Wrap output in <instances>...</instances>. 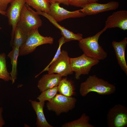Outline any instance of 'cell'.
Wrapping results in <instances>:
<instances>
[{
  "instance_id": "cell-1",
  "label": "cell",
  "mask_w": 127,
  "mask_h": 127,
  "mask_svg": "<svg viewBox=\"0 0 127 127\" xmlns=\"http://www.w3.org/2000/svg\"><path fill=\"white\" fill-rule=\"evenodd\" d=\"M116 87L107 81L98 77L96 75L89 76L81 83L79 93L82 97L86 96L90 92H94L102 95H107L115 93Z\"/></svg>"
},
{
  "instance_id": "cell-2",
  "label": "cell",
  "mask_w": 127,
  "mask_h": 127,
  "mask_svg": "<svg viewBox=\"0 0 127 127\" xmlns=\"http://www.w3.org/2000/svg\"><path fill=\"white\" fill-rule=\"evenodd\" d=\"M107 29L105 27L95 35L79 41V45L83 54L86 56L99 60H103L107 56V54L98 43L101 35Z\"/></svg>"
},
{
  "instance_id": "cell-3",
  "label": "cell",
  "mask_w": 127,
  "mask_h": 127,
  "mask_svg": "<svg viewBox=\"0 0 127 127\" xmlns=\"http://www.w3.org/2000/svg\"><path fill=\"white\" fill-rule=\"evenodd\" d=\"M37 12L26 4L21 12L17 26L27 35L32 31L38 29L42 25V21Z\"/></svg>"
},
{
  "instance_id": "cell-4",
  "label": "cell",
  "mask_w": 127,
  "mask_h": 127,
  "mask_svg": "<svg viewBox=\"0 0 127 127\" xmlns=\"http://www.w3.org/2000/svg\"><path fill=\"white\" fill-rule=\"evenodd\" d=\"M54 41L52 37L43 36L39 33L38 29H34L28 34L24 43L20 48L19 56L31 53L40 45L47 44H52Z\"/></svg>"
},
{
  "instance_id": "cell-5",
  "label": "cell",
  "mask_w": 127,
  "mask_h": 127,
  "mask_svg": "<svg viewBox=\"0 0 127 127\" xmlns=\"http://www.w3.org/2000/svg\"><path fill=\"white\" fill-rule=\"evenodd\" d=\"M76 101L75 97L57 94L47 103L46 107L48 110L54 111L57 115H59L73 109L75 107Z\"/></svg>"
},
{
  "instance_id": "cell-6",
  "label": "cell",
  "mask_w": 127,
  "mask_h": 127,
  "mask_svg": "<svg viewBox=\"0 0 127 127\" xmlns=\"http://www.w3.org/2000/svg\"><path fill=\"white\" fill-rule=\"evenodd\" d=\"M70 62L71 69L75 73V78L79 79L81 75L88 74L92 67L98 64L99 60L83 54L77 57L70 58Z\"/></svg>"
},
{
  "instance_id": "cell-7",
  "label": "cell",
  "mask_w": 127,
  "mask_h": 127,
  "mask_svg": "<svg viewBox=\"0 0 127 127\" xmlns=\"http://www.w3.org/2000/svg\"><path fill=\"white\" fill-rule=\"evenodd\" d=\"M107 120L109 127H127V107L120 104L115 105L108 111Z\"/></svg>"
},
{
  "instance_id": "cell-8",
  "label": "cell",
  "mask_w": 127,
  "mask_h": 127,
  "mask_svg": "<svg viewBox=\"0 0 127 127\" xmlns=\"http://www.w3.org/2000/svg\"><path fill=\"white\" fill-rule=\"evenodd\" d=\"M48 71V74L56 73L62 77L72 74L73 71L67 52L64 50L61 51L58 57L50 65Z\"/></svg>"
},
{
  "instance_id": "cell-9",
  "label": "cell",
  "mask_w": 127,
  "mask_h": 127,
  "mask_svg": "<svg viewBox=\"0 0 127 127\" xmlns=\"http://www.w3.org/2000/svg\"><path fill=\"white\" fill-rule=\"evenodd\" d=\"M58 3L50 4L49 15L57 22L72 18L84 17L86 15L80 12V10L73 11H68L60 6Z\"/></svg>"
},
{
  "instance_id": "cell-10",
  "label": "cell",
  "mask_w": 127,
  "mask_h": 127,
  "mask_svg": "<svg viewBox=\"0 0 127 127\" xmlns=\"http://www.w3.org/2000/svg\"><path fill=\"white\" fill-rule=\"evenodd\" d=\"M26 4V0H14L6 11L9 24L12 27L11 43L12 41L14 31L17 26L22 9Z\"/></svg>"
},
{
  "instance_id": "cell-11",
  "label": "cell",
  "mask_w": 127,
  "mask_h": 127,
  "mask_svg": "<svg viewBox=\"0 0 127 127\" xmlns=\"http://www.w3.org/2000/svg\"><path fill=\"white\" fill-rule=\"evenodd\" d=\"M118 2L111 1L107 3L99 4L96 2L89 3L83 6L80 11L87 15L96 14L103 12L115 10L119 7Z\"/></svg>"
},
{
  "instance_id": "cell-12",
  "label": "cell",
  "mask_w": 127,
  "mask_h": 127,
  "mask_svg": "<svg viewBox=\"0 0 127 127\" xmlns=\"http://www.w3.org/2000/svg\"><path fill=\"white\" fill-rule=\"evenodd\" d=\"M105 27L107 29L118 28L127 30V11L120 10L114 12L107 18Z\"/></svg>"
},
{
  "instance_id": "cell-13",
  "label": "cell",
  "mask_w": 127,
  "mask_h": 127,
  "mask_svg": "<svg viewBox=\"0 0 127 127\" xmlns=\"http://www.w3.org/2000/svg\"><path fill=\"white\" fill-rule=\"evenodd\" d=\"M112 45L114 50L118 62L121 69L127 75V64L125 53L127 44V38L125 37L119 42L113 41Z\"/></svg>"
},
{
  "instance_id": "cell-14",
  "label": "cell",
  "mask_w": 127,
  "mask_h": 127,
  "mask_svg": "<svg viewBox=\"0 0 127 127\" xmlns=\"http://www.w3.org/2000/svg\"><path fill=\"white\" fill-rule=\"evenodd\" d=\"M36 12L39 15H42L45 17L56 28L60 30L61 34L64 38L66 42L72 40H78L79 41L83 38L82 34L79 33L75 34L61 26L48 14L38 10L36 11Z\"/></svg>"
},
{
  "instance_id": "cell-15",
  "label": "cell",
  "mask_w": 127,
  "mask_h": 127,
  "mask_svg": "<svg viewBox=\"0 0 127 127\" xmlns=\"http://www.w3.org/2000/svg\"><path fill=\"white\" fill-rule=\"evenodd\" d=\"M62 76L58 74L44 75L39 80L37 87L41 92L48 89L58 86Z\"/></svg>"
},
{
  "instance_id": "cell-16",
  "label": "cell",
  "mask_w": 127,
  "mask_h": 127,
  "mask_svg": "<svg viewBox=\"0 0 127 127\" xmlns=\"http://www.w3.org/2000/svg\"><path fill=\"white\" fill-rule=\"evenodd\" d=\"M32 106L37 116L36 124L37 127H53L47 122L44 113L43 108L45 102L30 99Z\"/></svg>"
},
{
  "instance_id": "cell-17",
  "label": "cell",
  "mask_w": 127,
  "mask_h": 127,
  "mask_svg": "<svg viewBox=\"0 0 127 127\" xmlns=\"http://www.w3.org/2000/svg\"><path fill=\"white\" fill-rule=\"evenodd\" d=\"M12 50L8 53V56L10 58L12 65V69L10 74L12 84L14 83L17 79V66L18 58L19 56L20 48L16 46H12Z\"/></svg>"
},
{
  "instance_id": "cell-18",
  "label": "cell",
  "mask_w": 127,
  "mask_h": 127,
  "mask_svg": "<svg viewBox=\"0 0 127 127\" xmlns=\"http://www.w3.org/2000/svg\"><path fill=\"white\" fill-rule=\"evenodd\" d=\"M60 94L70 97L74 95L75 89L72 83L66 78L62 79L58 86Z\"/></svg>"
},
{
  "instance_id": "cell-19",
  "label": "cell",
  "mask_w": 127,
  "mask_h": 127,
  "mask_svg": "<svg viewBox=\"0 0 127 127\" xmlns=\"http://www.w3.org/2000/svg\"><path fill=\"white\" fill-rule=\"evenodd\" d=\"M48 0H26V4L29 6L49 14L50 4Z\"/></svg>"
},
{
  "instance_id": "cell-20",
  "label": "cell",
  "mask_w": 127,
  "mask_h": 127,
  "mask_svg": "<svg viewBox=\"0 0 127 127\" xmlns=\"http://www.w3.org/2000/svg\"><path fill=\"white\" fill-rule=\"evenodd\" d=\"M90 117L83 113L79 119L63 124V127H94V126L89 123Z\"/></svg>"
},
{
  "instance_id": "cell-21",
  "label": "cell",
  "mask_w": 127,
  "mask_h": 127,
  "mask_svg": "<svg viewBox=\"0 0 127 127\" xmlns=\"http://www.w3.org/2000/svg\"><path fill=\"white\" fill-rule=\"evenodd\" d=\"M28 35L21 29L16 26L14 31L11 46H16L20 48L24 43Z\"/></svg>"
},
{
  "instance_id": "cell-22",
  "label": "cell",
  "mask_w": 127,
  "mask_h": 127,
  "mask_svg": "<svg viewBox=\"0 0 127 127\" xmlns=\"http://www.w3.org/2000/svg\"><path fill=\"white\" fill-rule=\"evenodd\" d=\"M6 56L5 53L0 54V79L8 81L11 80V78L7 69Z\"/></svg>"
},
{
  "instance_id": "cell-23",
  "label": "cell",
  "mask_w": 127,
  "mask_h": 127,
  "mask_svg": "<svg viewBox=\"0 0 127 127\" xmlns=\"http://www.w3.org/2000/svg\"><path fill=\"white\" fill-rule=\"evenodd\" d=\"M58 91V86H56L41 92L37 98L40 101H49L54 97Z\"/></svg>"
},
{
  "instance_id": "cell-24",
  "label": "cell",
  "mask_w": 127,
  "mask_h": 127,
  "mask_svg": "<svg viewBox=\"0 0 127 127\" xmlns=\"http://www.w3.org/2000/svg\"><path fill=\"white\" fill-rule=\"evenodd\" d=\"M59 46L56 52L53 59L49 64L45 67V68L40 73L36 75V77L40 74L44 72L48 71L50 65L54 62L58 57L61 52V48L63 44L66 43V42L63 37L62 36L58 41Z\"/></svg>"
},
{
  "instance_id": "cell-25",
  "label": "cell",
  "mask_w": 127,
  "mask_h": 127,
  "mask_svg": "<svg viewBox=\"0 0 127 127\" xmlns=\"http://www.w3.org/2000/svg\"><path fill=\"white\" fill-rule=\"evenodd\" d=\"M90 3V0H69V5L76 7H82Z\"/></svg>"
},
{
  "instance_id": "cell-26",
  "label": "cell",
  "mask_w": 127,
  "mask_h": 127,
  "mask_svg": "<svg viewBox=\"0 0 127 127\" xmlns=\"http://www.w3.org/2000/svg\"><path fill=\"white\" fill-rule=\"evenodd\" d=\"M14 0H0V10L5 12L8 5Z\"/></svg>"
},
{
  "instance_id": "cell-27",
  "label": "cell",
  "mask_w": 127,
  "mask_h": 127,
  "mask_svg": "<svg viewBox=\"0 0 127 127\" xmlns=\"http://www.w3.org/2000/svg\"><path fill=\"white\" fill-rule=\"evenodd\" d=\"M50 4L53 3H58L59 4H62L68 6L69 0H48Z\"/></svg>"
},
{
  "instance_id": "cell-28",
  "label": "cell",
  "mask_w": 127,
  "mask_h": 127,
  "mask_svg": "<svg viewBox=\"0 0 127 127\" xmlns=\"http://www.w3.org/2000/svg\"><path fill=\"white\" fill-rule=\"evenodd\" d=\"M3 111V108L0 106V127H3L5 124V122L2 115Z\"/></svg>"
},
{
  "instance_id": "cell-29",
  "label": "cell",
  "mask_w": 127,
  "mask_h": 127,
  "mask_svg": "<svg viewBox=\"0 0 127 127\" xmlns=\"http://www.w3.org/2000/svg\"><path fill=\"white\" fill-rule=\"evenodd\" d=\"M6 12H3L0 10V14H1L4 16H6Z\"/></svg>"
},
{
  "instance_id": "cell-30",
  "label": "cell",
  "mask_w": 127,
  "mask_h": 127,
  "mask_svg": "<svg viewBox=\"0 0 127 127\" xmlns=\"http://www.w3.org/2000/svg\"><path fill=\"white\" fill-rule=\"evenodd\" d=\"M99 0H90V3L96 2Z\"/></svg>"
},
{
  "instance_id": "cell-31",
  "label": "cell",
  "mask_w": 127,
  "mask_h": 127,
  "mask_svg": "<svg viewBox=\"0 0 127 127\" xmlns=\"http://www.w3.org/2000/svg\"><path fill=\"white\" fill-rule=\"evenodd\" d=\"M1 28H0V29H1Z\"/></svg>"
}]
</instances>
